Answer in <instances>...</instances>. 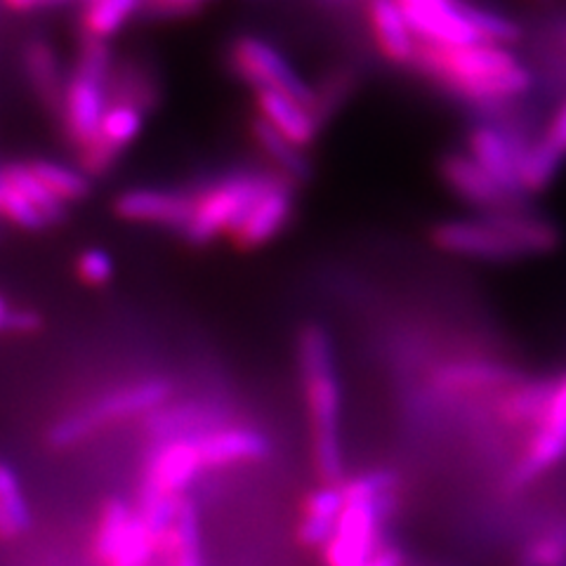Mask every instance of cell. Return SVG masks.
Listing matches in <instances>:
<instances>
[{
	"mask_svg": "<svg viewBox=\"0 0 566 566\" xmlns=\"http://www.w3.org/2000/svg\"><path fill=\"white\" fill-rule=\"evenodd\" d=\"M297 368L303 378L305 406L310 420L312 463L318 482L326 486L343 484V387L335 364L331 333L307 324L297 338Z\"/></svg>",
	"mask_w": 566,
	"mask_h": 566,
	"instance_id": "cell-1",
	"label": "cell"
},
{
	"mask_svg": "<svg viewBox=\"0 0 566 566\" xmlns=\"http://www.w3.org/2000/svg\"><path fill=\"white\" fill-rule=\"evenodd\" d=\"M112 76L114 64L109 45L83 39L76 71L64 81L60 104L64 135L78 151L95 137L106 106H109Z\"/></svg>",
	"mask_w": 566,
	"mask_h": 566,
	"instance_id": "cell-2",
	"label": "cell"
},
{
	"mask_svg": "<svg viewBox=\"0 0 566 566\" xmlns=\"http://www.w3.org/2000/svg\"><path fill=\"white\" fill-rule=\"evenodd\" d=\"M170 397L172 385L164 378H147L118 385L97 401L52 422L48 430V444L52 449H71L97 430L106 428V424L154 413L156 409L166 406Z\"/></svg>",
	"mask_w": 566,
	"mask_h": 566,
	"instance_id": "cell-3",
	"label": "cell"
},
{
	"mask_svg": "<svg viewBox=\"0 0 566 566\" xmlns=\"http://www.w3.org/2000/svg\"><path fill=\"white\" fill-rule=\"evenodd\" d=\"M274 177L276 172L239 170L208 185L193 197L191 218L182 229L185 241L191 245H208L222 234L232 237L248 216V210L274 182Z\"/></svg>",
	"mask_w": 566,
	"mask_h": 566,
	"instance_id": "cell-4",
	"label": "cell"
},
{
	"mask_svg": "<svg viewBox=\"0 0 566 566\" xmlns=\"http://www.w3.org/2000/svg\"><path fill=\"white\" fill-rule=\"evenodd\" d=\"M566 460V374L553 376L551 399L536 430L531 432L512 460L501 484L505 495H517L536 484L541 476L553 472Z\"/></svg>",
	"mask_w": 566,
	"mask_h": 566,
	"instance_id": "cell-5",
	"label": "cell"
},
{
	"mask_svg": "<svg viewBox=\"0 0 566 566\" xmlns=\"http://www.w3.org/2000/svg\"><path fill=\"white\" fill-rule=\"evenodd\" d=\"M229 69H232V74L239 76L245 85H251L255 93L274 91L281 95H289L300 104H305L314 114V85L307 83L303 74L289 62V57L270 41L258 39V35H239V39L229 45Z\"/></svg>",
	"mask_w": 566,
	"mask_h": 566,
	"instance_id": "cell-6",
	"label": "cell"
},
{
	"mask_svg": "<svg viewBox=\"0 0 566 566\" xmlns=\"http://www.w3.org/2000/svg\"><path fill=\"white\" fill-rule=\"evenodd\" d=\"M158 538L126 499L106 501L97 515L93 551L102 566H151Z\"/></svg>",
	"mask_w": 566,
	"mask_h": 566,
	"instance_id": "cell-7",
	"label": "cell"
},
{
	"mask_svg": "<svg viewBox=\"0 0 566 566\" xmlns=\"http://www.w3.org/2000/svg\"><path fill=\"white\" fill-rule=\"evenodd\" d=\"M428 237L439 253L460 260L486 264L526 260L522 248L503 232L499 222L484 216L439 220L430 227Z\"/></svg>",
	"mask_w": 566,
	"mask_h": 566,
	"instance_id": "cell-8",
	"label": "cell"
},
{
	"mask_svg": "<svg viewBox=\"0 0 566 566\" xmlns=\"http://www.w3.org/2000/svg\"><path fill=\"white\" fill-rule=\"evenodd\" d=\"M437 175L453 199L472 208L476 216H503L531 208V199L495 182L493 177L476 166L465 151H447L439 156Z\"/></svg>",
	"mask_w": 566,
	"mask_h": 566,
	"instance_id": "cell-9",
	"label": "cell"
},
{
	"mask_svg": "<svg viewBox=\"0 0 566 566\" xmlns=\"http://www.w3.org/2000/svg\"><path fill=\"white\" fill-rule=\"evenodd\" d=\"M145 109L147 106L128 97L109 102L95 137L78 151L81 170L87 177L104 175L114 168L120 154L133 145L142 128H145Z\"/></svg>",
	"mask_w": 566,
	"mask_h": 566,
	"instance_id": "cell-10",
	"label": "cell"
},
{
	"mask_svg": "<svg viewBox=\"0 0 566 566\" xmlns=\"http://www.w3.org/2000/svg\"><path fill=\"white\" fill-rule=\"evenodd\" d=\"M201 474L203 463L197 449V437L154 441L145 460L139 493L182 499Z\"/></svg>",
	"mask_w": 566,
	"mask_h": 566,
	"instance_id": "cell-11",
	"label": "cell"
},
{
	"mask_svg": "<svg viewBox=\"0 0 566 566\" xmlns=\"http://www.w3.org/2000/svg\"><path fill=\"white\" fill-rule=\"evenodd\" d=\"M416 41L432 48H463L482 43L472 31L465 0H397Z\"/></svg>",
	"mask_w": 566,
	"mask_h": 566,
	"instance_id": "cell-12",
	"label": "cell"
},
{
	"mask_svg": "<svg viewBox=\"0 0 566 566\" xmlns=\"http://www.w3.org/2000/svg\"><path fill=\"white\" fill-rule=\"evenodd\" d=\"M203 470L262 463L272 453V441L255 424L227 422L197 437Z\"/></svg>",
	"mask_w": 566,
	"mask_h": 566,
	"instance_id": "cell-13",
	"label": "cell"
},
{
	"mask_svg": "<svg viewBox=\"0 0 566 566\" xmlns=\"http://www.w3.org/2000/svg\"><path fill=\"white\" fill-rule=\"evenodd\" d=\"M295 212V185L276 175L274 182L264 189L262 197L248 210L243 222L232 234L239 251H258L274 241L289 227Z\"/></svg>",
	"mask_w": 566,
	"mask_h": 566,
	"instance_id": "cell-14",
	"label": "cell"
},
{
	"mask_svg": "<svg viewBox=\"0 0 566 566\" xmlns=\"http://www.w3.org/2000/svg\"><path fill=\"white\" fill-rule=\"evenodd\" d=\"M193 210V197L185 191L128 189L114 199V212L123 222L158 224L182 232Z\"/></svg>",
	"mask_w": 566,
	"mask_h": 566,
	"instance_id": "cell-15",
	"label": "cell"
},
{
	"mask_svg": "<svg viewBox=\"0 0 566 566\" xmlns=\"http://www.w3.org/2000/svg\"><path fill=\"white\" fill-rule=\"evenodd\" d=\"M232 422L229 409L210 399H191L180 403H166L161 409L147 416V434L154 441L180 439V437H199L208 430H216L220 424Z\"/></svg>",
	"mask_w": 566,
	"mask_h": 566,
	"instance_id": "cell-16",
	"label": "cell"
},
{
	"mask_svg": "<svg viewBox=\"0 0 566 566\" xmlns=\"http://www.w3.org/2000/svg\"><path fill=\"white\" fill-rule=\"evenodd\" d=\"M364 14L380 57L387 64L409 71L420 43L416 41L409 24H406L397 0H366Z\"/></svg>",
	"mask_w": 566,
	"mask_h": 566,
	"instance_id": "cell-17",
	"label": "cell"
},
{
	"mask_svg": "<svg viewBox=\"0 0 566 566\" xmlns=\"http://www.w3.org/2000/svg\"><path fill=\"white\" fill-rule=\"evenodd\" d=\"M255 106L258 118L268 123L281 137H286L300 149H310L314 142L322 135V123L307 109L305 104L297 99L281 95L274 91H260L255 93Z\"/></svg>",
	"mask_w": 566,
	"mask_h": 566,
	"instance_id": "cell-18",
	"label": "cell"
},
{
	"mask_svg": "<svg viewBox=\"0 0 566 566\" xmlns=\"http://www.w3.org/2000/svg\"><path fill=\"white\" fill-rule=\"evenodd\" d=\"M158 557L164 559L161 566H206L201 551L199 510L187 495L180 501L170 528L161 536V543H158Z\"/></svg>",
	"mask_w": 566,
	"mask_h": 566,
	"instance_id": "cell-19",
	"label": "cell"
},
{
	"mask_svg": "<svg viewBox=\"0 0 566 566\" xmlns=\"http://www.w3.org/2000/svg\"><path fill=\"white\" fill-rule=\"evenodd\" d=\"M345 505V482L338 486L322 484L314 493L307 495L303 517H300L297 538L305 547H322L333 536L335 524L340 520Z\"/></svg>",
	"mask_w": 566,
	"mask_h": 566,
	"instance_id": "cell-20",
	"label": "cell"
},
{
	"mask_svg": "<svg viewBox=\"0 0 566 566\" xmlns=\"http://www.w3.org/2000/svg\"><path fill=\"white\" fill-rule=\"evenodd\" d=\"M251 137L258 145V149L270 158L276 175L286 177V180L293 182L295 187L307 182L314 175V166L310 161L307 151L295 147L286 137H281L274 128H270L268 123L258 116L251 120Z\"/></svg>",
	"mask_w": 566,
	"mask_h": 566,
	"instance_id": "cell-21",
	"label": "cell"
},
{
	"mask_svg": "<svg viewBox=\"0 0 566 566\" xmlns=\"http://www.w3.org/2000/svg\"><path fill=\"white\" fill-rule=\"evenodd\" d=\"M564 164L566 158L547 145L543 135H536L531 139V145L524 149L520 158V170H517V182H520V189L524 191V197L534 201L536 197H541V193L551 189L559 177Z\"/></svg>",
	"mask_w": 566,
	"mask_h": 566,
	"instance_id": "cell-22",
	"label": "cell"
},
{
	"mask_svg": "<svg viewBox=\"0 0 566 566\" xmlns=\"http://www.w3.org/2000/svg\"><path fill=\"white\" fill-rule=\"evenodd\" d=\"M24 66L33 91L39 93L48 109L60 114L64 81L60 74V62L55 50L45 41H31L24 50Z\"/></svg>",
	"mask_w": 566,
	"mask_h": 566,
	"instance_id": "cell-23",
	"label": "cell"
},
{
	"mask_svg": "<svg viewBox=\"0 0 566 566\" xmlns=\"http://www.w3.org/2000/svg\"><path fill=\"white\" fill-rule=\"evenodd\" d=\"M31 528V507L17 472L0 460V541H14Z\"/></svg>",
	"mask_w": 566,
	"mask_h": 566,
	"instance_id": "cell-24",
	"label": "cell"
},
{
	"mask_svg": "<svg viewBox=\"0 0 566 566\" xmlns=\"http://www.w3.org/2000/svg\"><path fill=\"white\" fill-rule=\"evenodd\" d=\"M145 8V0H95L85 6L83 31L85 39L106 43L126 27L137 12Z\"/></svg>",
	"mask_w": 566,
	"mask_h": 566,
	"instance_id": "cell-25",
	"label": "cell"
},
{
	"mask_svg": "<svg viewBox=\"0 0 566 566\" xmlns=\"http://www.w3.org/2000/svg\"><path fill=\"white\" fill-rule=\"evenodd\" d=\"M27 166L35 175V180L64 206L83 201L87 193H91V177L78 168H71L57 161H45V158H41V161H31Z\"/></svg>",
	"mask_w": 566,
	"mask_h": 566,
	"instance_id": "cell-26",
	"label": "cell"
},
{
	"mask_svg": "<svg viewBox=\"0 0 566 566\" xmlns=\"http://www.w3.org/2000/svg\"><path fill=\"white\" fill-rule=\"evenodd\" d=\"M465 14L472 31L476 33V39L489 45H501V48H512L522 41V27L517 20H512L510 14L493 10L486 6H476L465 0Z\"/></svg>",
	"mask_w": 566,
	"mask_h": 566,
	"instance_id": "cell-27",
	"label": "cell"
},
{
	"mask_svg": "<svg viewBox=\"0 0 566 566\" xmlns=\"http://www.w3.org/2000/svg\"><path fill=\"white\" fill-rule=\"evenodd\" d=\"M0 180L20 191L22 197L41 212L48 227L60 224L66 218V206L52 197V193L35 180V175L29 170V166H8L6 170H0Z\"/></svg>",
	"mask_w": 566,
	"mask_h": 566,
	"instance_id": "cell-28",
	"label": "cell"
},
{
	"mask_svg": "<svg viewBox=\"0 0 566 566\" xmlns=\"http://www.w3.org/2000/svg\"><path fill=\"white\" fill-rule=\"evenodd\" d=\"M0 216H3L8 222H12L14 227L27 229V232H41V229L48 227L41 212L35 210L20 191L12 189L6 182H3V206H0Z\"/></svg>",
	"mask_w": 566,
	"mask_h": 566,
	"instance_id": "cell-29",
	"label": "cell"
},
{
	"mask_svg": "<svg viewBox=\"0 0 566 566\" xmlns=\"http://www.w3.org/2000/svg\"><path fill=\"white\" fill-rule=\"evenodd\" d=\"M114 258L104 248H87L76 260V274L87 286H106L114 279Z\"/></svg>",
	"mask_w": 566,
	"mask_h": 566,
	"instance_id": "cell-30",
	"label": "cell"
},
{
	"mask_svg": "<svg viewBox=\"0 0 566 566\" xmlns=\"http://www.w3.org/2000/svg\"><path fill=\"white\" fill-rule=\"evenodd\" d=\"M212 0H145L142 12L154 17V20H185L203 12Z\"/></svg>",
	"mask_w": 566,
	"mask_h": 566,
	"instance_id": "cell-31",
	"label": "cell"
},
{
	"mask_svg": "<svg viewBox=\"0 0 566 566\" xmlns=\"http://www.w3.org/2000/svg\"><path fill=\"white\" fill-rule=\"evenodd\" d=\"M543 139L551 145L557 154H562L566 158V99H562V104L557 106V112L553 114L551 123H547L545 133H541Z\"/></svg>",
	"mask_w": 566,
	"mask_h": 566,
	"instance_id": "cell-32",
	"label": "cell"
},
{
	"mask_svg": "<svg viewBox=\"0 0 566 566\" xmlns=\"http://www.w3.org/2000/svg\"><path fill=\"white\" fill-rule=\"evenodd\" d=\"M43 318L39 312L33 310H10L8 314V324H6V333H14V335H31L41 328Z\"/></svg>",
	"mask_w": 566,
	"mask_h": 566,
	"instance_id": "cell-33",
	"label": "cell"
},
{
	"mask_svg": "<svg viewBox=\"0 0 566 566\" xmlns=\"http://www.w3.org/2000/svg\"><path fill=\"white\" fill-rule=\"evenodd\" d=\"M364 566H406V559L403 553L399 551V545H395L392 541H385L376 551V555Z\"/></svg>",
	"mask_w": 566,
	"mask_h": 566,
	"instance_id": "cell-34",
	"label": "cell"
},
{
	"mask_svg": "<svg viewBox=\"0 0 566 566\" xmlns=\"http://www.w3.org/2000/svg\"><path fill=\"white\" fill-rule=\"evenodd\" d=\"M66 0H3V6L14 10V12H33V10H43L52 6H62Z\"/></svg>",
	"mask_w": 566,
	"mask_h": 566,
	"instance_id": "cell-35",
	"label": "cell"
},
{
	"mask_svg": "<svg viewBox=\"0 0 566 566\" xmlns=\"http://www.w3.org/2000/svg\"><path fill=\"white\" fill-rule=\"evenodd\" d=\"M8 314H10V305H8V300H6L3 295H0V333H6Z\"/></svg>",
	"mask_w": 566,
	"mask_h": 566,
	"instance_id": "cell-36",
	"label": "cell"
},
{
	"mask_svg": "<svg viewBox=\"0 0 566 566\" xmlns=\"http://www.w3.org/2000/svg\"><path fill=\"white\" fill-rule=\"evenodd\" d=\"M318 3L326 6V8L338 10V8H347V6H352V3H357V0H318ZM359 3H361V0H359Z\"/></svg>",
	"mask_w": 566,
	"mask_h": 566,
	"instance_id": "cell-37",
	"label": "cell"
},
{
	"mask_svg": "<svg viewBox=\"0 0 566 566\" xmlns=\"http://www.w3.org/2000/svg\"><path fill=\"white\" fill-rule=\"evenodd\" d=\"M0 206H3V182H0Z\"/></svg>",
	"mask_w": 566,
	"mask_h": 566,
	"instance_id": "cell-38",
	"label": "cell"
},
{
	"mask_svg": "<svg viewBox=\"0 0 566 566\" xmlns=\"http://www.w3.org/2000/svg\"><path fill=\"white\" fill-rule=\"evenodd\" d=\"M81 3H83V6H91V3H95V0H81Z\"/></svg>",
	"mask_w": 566,
	"mask_h": 566,
	"instance_id": "cell-39",
	"label": "cell"
},
{
	"mask_svg": "<svg viewBox=\"0 0 566 566\" xmlns=\"http://www.w3.org/2000/svg\"><path fill=\"white\" fill-rule=\"evenodd\" d=\"M538 3H551V0H538Z\"/></svg>",
	"mask_w": 566,
	"mask_h": 566,
	"instance_id": "cell-40",
	"label": "cell"
},
{
	"mask_svg": "<svg viewBox=\"0 0 566 566\" xmlns=\"http://www.w3.org/2000/svg\"><path fill=\"white\" fill-rule=\"evenodd\" d=\"M564 35H566V24H564Z\"/></svg>",
	"mask_w": 566,
	"mask_h": 566,
	"instance_id": "cell-41",
	"label": "cell"
}]
</instances>
